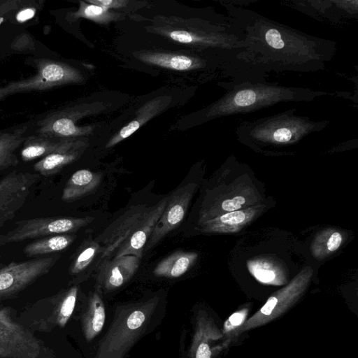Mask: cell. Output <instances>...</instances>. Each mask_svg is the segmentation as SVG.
I'll list each match as a JSON object with an SVG mask.
<instances>
[{"instance_id": "cell-28", "label": "cell", "mask_w": 358, "mask_h": 358, "mask_svg": "<svg viewBox=\"0 0 358 358\" xmlns=\"http://www.w3.org/2000/svg\"><path fill=\"white\" fill-rule=\"evenodd\" d=\"M99 248V243L95 241L85 243L72 262L69 268L70 274L75 275L87 268L93 261Z\"/></svg>"}, {"instance_id": "cell-17", "label": "cell", "mask_w": 358, "mask_h": 358, "mask_svg": "<svg viewBox=\"0 0 358 358\" xmlns=\"http://www.w3.org/2000/svg\"><path fill=\"white\" fill-rule=\"evenodd\" d=\"M262 210L253 206L221 214L200 223L201 230L206 233L236 232L249 223Z\"/></svg>"}, {"instance_id": "cell-30", "label": "cell", "mask_w": 358, "mask_h": 358, "mask_svg": "<svg viewBox=\"0 0 358 358\" xmlns=\"http://www.w3.org/2000/svg\"><path fill=\"white\" fill-rule=\"evenodd\" d=\"M86 2L110 10L111 8L124 7L129 1L124 0H88Z\"/></svg>"}, {"instance_id": "cell-6", "label": "cell", "mask_w": 358, "mask_h": 358, "mask_svg": "<svg viewBox=\"0 0 358 358\" xmlns=\"http://www.w3.org/2000/svg\"><path fill=\"white\" fill-rule=\"evenodd\" d=\"M77 295L78 287L73 286L38 301L21 314L18 322L29 331H50L55 327H63L73 312Z\"/></svg>"}, {"instance_id": "cell-23", "label": "cell", "mask_w": 358, "mask_h": 358, "mask_svg": "<svg viewBox=\"0 0 358 358\" xmlns=\"http://www.w3.org/2000/svg\"><path fill=\"white\" fill-rule=\"evenodd\" d=\"M76 238L75 235L69 234L39 238L27 244L24 248L23 252L28 257L55 253L66 249Z\"/></svg>"}, {"instance_id": "cell-22", "label": "cell", "mask_w": 358, "mask_h": 358, "mask_svg": "<svg viewBox=\"0 0 358 358\" xmlns=\"http://www.w3.org/2000/svg\"><path fill=\"white\" fill-rule=\"evenodd\" d=\"M27 129V126H23L0 132V171L19 163L15 152L24 141Z\"/></svg>"}, {"instance_id": "cell-16", "label": "cell", "mask_w": 358, "mask_h": 358, "mask_svg": "<svg viewBox=\"0 0 358 358\" xmlns=\"http://www.w3.org/2000/svg\"><path fill=\"white\" fill-rule=\"evenodd\" d=\"M82 142L73 138H58L34 135L28 136L23 142L20 152L24 162L44 157L53 152L73 148Z\"/></svg>"}, {"instance_id": "cell-27", "label": "cell", "mask_w": 358, "mask_h": 358, "mask_svg": "<svg viewBox=\"0 0 358 358\" xmlns=\"http://www.w3.org/2000/svg\"><path fill=\"white\" fill-rule=\"evenodd\" d=\"M72 17L76 19L84 17L97 23L106 24L117 20L120 14L113 13L110 9L81 1L78 11L74 13Z\"/></svg>"}, {"instance_id": "cell-31", "label": "cell", "mask_w": 358, "mask_h": 358, "mask_svg": "<svg viewBox=\"0 0 358 358\" xmlns=\"http://www.w3.org/2000/svg\"><path fill=\"white\" fill-rule=\"evenodd\" d=\"M21 3L19 0L0 1V18L20 8Z\"/></svg>"}, {"instance_id": "cell-25", "label": "cell", "mask_w": 358, "mask_h": 358, "mask_svg": "<svg viewBox=\"0 0 358 358\" xmlns=\"http://www.w3.org/2000/svg\"><path fill=\"white\" fill-rule=\"evenodd\" d=\"M106 319L103 303L99 295L94 293L90 299L88 308L83 317V331L86 339H93L102 329Z\"/></svg>"}, {"instance_id": "cell-32", "label": "cell", "mask_w": 358, "mask_h": 358, "mask_svg": "<svg viewBox=\"0 0 358 358\" xmlns=\"http://www.w3.org/2000/svg\"><path fill=\"white\" fill-rule=\"evenodd\" d=\"M36 9L34 7H24L16 14V20L18 22H24L31 19L36 14Z\"/></svg>"}, {"instance_id": "cell-20", "label": "cell", "mask_w": 358, "mask_h": 358, "mask_svg": "<svg viewBox=\"0 0 358 358\" xmlns=\"http://www.w3.org/2000/svg\"><path fill=\"white\" fill-rule=\"evenodd\" d=\"M84 143L69 149L53 152L36 162L34 169L41 176H49L57 173L64 166L77 160L83 152Z\"/></svg>"}, {"instance_id": "cell-18", "label": "cell", "mask_w": 358, "mask_h": 358, "mask_svg": "<svg viewBox=\"0 0 358 358\" xmlns=\"http://www.w3.org/2000/svg\"><path fill=\"white\" fill-rule=\"evenodd\" d=\"M170 102V96H162L145 103L136 112V117L128 124L122 127L108 141L106 148H111L130 136L143 124L162 111Z\"/></svg>"}, {"instance_id": "cell-9", "label": "cell", "mask_w": 358, "mask_h": 358, "mask_svg": "<svg viewBox=\"0 0 358 358\" xmlns=\"http://www.w3.org/2000/svg\"><path fill=\"white\" fill-rule=\"evenodd\" d=\"M42 351L41 341L0 308V358H40Z\"/></svg>"}, {"instance_id": "cell-4", "label": "cell", "mask_w": 358, "mask_h": 358, "mask_svg": "<svg viewBox=\"0 0 358 358\" xmlns=\"http://www.w3.org/2000/svg\"><path fill=\"white\" fill-rule=\"evenodd\" d=\"M292 108L271 116L242 122L236 129L240 141L258 149L296 144L308 135L324 129L328 120L315 121Z\"/></svg>"}, {"instance_id": "cell-8", "label": "cell", "mask_w": 358, "mask_h": 358, "mask_svg": "<svg viewBox=\"0 0 358 358\" xmlns=\"http://www.w3.org/2000/svg\"><path fill=\"white\" fill-rule=\"evenodd\" d=\"M94 217H50L20 220L15 227L0 235V246L28 239L76 232L89 224Z\"/></svg>"}, {"instance_id": "cell-14", "label": "cell", "mask_w": 358, "mask_h": 358, "mask_svg": "<svg viewBox=\"0 0 358 358\" xmlns=\"http://www.w3.org/2000/svg\"><path fill=\"white\" fill-rule=\"evenodd\" d=\"M141 259L134 255H124L104 260L99 268V284L107 291L120 287L134 275Z\"/></svg>"}, {"instance_id": "cell-21", "label": "cell", "mask_w": 358, "mask_h": 358, "mask_svg": "<svg viewBox=\"0 0 358 358\" xmlns=\"http://www.w3.org/2000/svg\"><path fill=\"white\" fill-rule=\"evenodd\" d=\"M197 257L198 254L194 252L176 251L161 260L153 273L159 277H180L189 269Z\"/></svg>"}, {"instance_id": "cell-2", "label": "cell", "mask_w": 358, "mask_h": 358, "mask_svg": "<svg viewBox=\"0 0 358 358\" xmlns=\"http://www.w3.org/2000/svg\"><path fill=\"white\" fill-rule=\"evenodd\" d=\"M227 92L203 112L205 120L245 114L285 102L311 101L329 93L265 81L227 82Z\"/></svg>"}, {"instance_id": "cell-12", "label": "cell", "mask_w": 358, "mask_h": 358, "mask_svg": "<svg viewBox=\"0 0 358 358\" xmlns=\"http://www.w3.org/2000/svg\"><path fill=\"white\" fill-rule=\"evenodd\" d=\"M196 188L195 184L189 183L176 189L168 196L166 206L146 243V250L154 247L165 236L179 226L187 212Z\"/></svg>"}, {"instance_id": "cell-5", "label": "cell", "mask_w": 358, "mask_h": 358, "mask_svg": "<svg viewBox=\"0 0 358 358\" xmlns=\"http://www.w3.org/2000/svg\"><path fill=\"white\" fill-rule=\"evenodd\" d=\"M312 274L310 267L305 268L289 284L270 296L259 310L223 341L224 348L242 333L264 326L285 313L305 292Z\"/></svg>"}, {"instance_id": "cell-3", "label": "cell", "mask_w": 358, "mask_h": 358, "mask_svg": "<svg viewBox=\"0 0 358 358\" xmlns=\"http://www.w3.org/2000/svg\"><path fill=\"white\" fill-rule=\"evenodd\" d=\"M168 201L166 196L155 205L132 206L106 231L101 248V258L110 259L124 255L141 258L155 224L162 215Z\"/></svg>"}, {"instance_id": "cell-24", "label": "cell", "mask_w": 358, "mask_h": 358, "mask_svg": "<svg viewBox=\"0 0 358 358\" xmlns=\"http://www.w3.org/2000/svg\"><path fill=\"white\" fill-rule=\"evenodd\" d=\"M250 273L260 282L271 285H282L287 282L285 271L273 262L257 259L248 262Z\"/></svg>"}, {"instance_id": "cell-1", "label": "cell", "mask_w": 358, "mask_h": 358, "mask_svg": "<svg viewBox=\"0 0 358 358\" xmlns=\"http://www.w3.org/2000/svg\"><path fill=\"white\" fill-rule=\"evenodd\" d=\"M222 3L245 37L247 81H265L271 72H317L324 69L336 52L334 41L272 20L237 1Z\"/></svg>"}, {"instance_id": "cell-26", "label": "cell", "mask_w": 358, "mask_h": 358, "mask_svg": "<svg viewBox=\"0 0 358 358\" xmlns=\"http://www.w3.org/2000/svg\"><path fill=\"white\" fill-rule=\"evenodd\" d=\"M343 241V235L338 231L329 230L321 233L313 243V254L324 257L337 250Z\"/></svg>"}, {"instance_id": "cell-29", "label": "cell", "mask_w": 358, "mask_h": 358, "mask_svg": "<svg viewBox=\"0 0 358 358\" xmlns=\"http://www.w3.org/2000/svg\"><path fill=\"white\" fill-rule=\"evenodd\" d=\"M249 310V307H244L236 310L228 317L224 323L223 330L222 331L224 338L223 341L245 322Z\"/></svg>"}, {"instance_id": "cell-19", "label": "cell", "mask_w": 358, "mask_h": 358, "mask_svg": "<svg viewBox=\"0 0 358 358\" xmlns=\"http://www.w3.org/2000/svg\"><path fill=\"white\" fill-rule=\"evenodd\" d=\"M101 174L88 169H80L71 175L66 182L62 195L66 202H72L93 192L99 185Z\"/></svg>"}, {"instance_id": "cell-13", "label": "cell", "mask_w": 358, "mask_h": 358, "mask_svg": "<svg viewBox=\"0 0 358 358\" xmlns=\"http://www.w3.org/2000/svg\"><path fill=\"white\" fill-rule=\"evenodd\" d=\"M223 334L206 312L201 311L196 319L195 331L189 350V358H214L224 346L218 344Z\"/></svg>"}, {"instance_id": "cell-7", "label": "cell", "mask_w": 358, "mask_h": 358, "mask_svg": "<svg viewBox=\"0 0 358 358\" xmlns=\"http://www.w3.org/2000/svg\"><path fill=\"white\" fill-rule=\"evenodd\" d=\"M36 63L38 72L35 76L0 87V101L14 93L45 90L83 80V75L77 69L65 63L44 59L36 60Z\"/></svg>"}, {"instance_id": "cell-11", "label": "cell", "mask_w": 358, "mask_h": 358, "mask_svg": "<svg viewBox=\"0 0 358 358\" xmlns=\"http://www.w3.org/2000/svg\"><path fill=\"white\" fill-rule=\"evenodd\" d=\"M40 180L38 173L14 170L0 180V227L15 216Z\"/></svg>"}, {"instance_id": "cell-10", "label": "cell", "mask_w": 358, "mask_h": 358, "mask_svg": "<svg viewBox=\"0 0 358 358\" xmlns=\"http://www.w3.org/2000/svg\"><path fill=\"white\" fill-rule=\"evenodd\" d=\"M59 255L11 262L0 268V299L16 294L48 273Z\"/></svg>"}, {"instance_id": "cell-15", "label": "cell", "mask_w": 358, "mask_h": 358, "mask_svg": "<svg viewBox=\"0 0 358 358\" xmlns=\"http://www.w3.org/2000/svg\"><path fill=\"white\" fill-rule=\"evenodd\" d=\"M140 61L175 71H190L208 66L206 58L163 52H140L136 56Z\"/></svg>"}]
</instances>
